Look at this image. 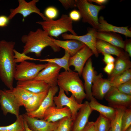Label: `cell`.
<instances>
[{
    "instance_id": "1",
    "label": "cell",
    "mask_w": 131,
    "mask_h": 131,
    "mask_svg": "<svg viewBox=\"0 0 131 131\" xmlns=\"http://www.w3.org/2000/svg\"><path fill=\"white\" fill-rule=\"evenodd\" d=\"M15 42L2 40L0 41V78L9 89L13 88L16 64L13 50Z\"/></svg>"
},
{
    "instance_id": "2",
    "label": "cell",
    "mask_w": 131,
    "mask_h": 131,
    "mask_svg": "<svg viewBox=\"0 0 131 131\" xmlns=\"http://www.w3.org/2000/svg\"><path fill=\"white\" fill-rule=\"evenodd\" d=\"M52 38L44 30L40 28L35 31H31L21 38V41L24 44L22 52L26 54L33 53L36 56L40 57L43 49L48 46L55 52L59 51L60 48L54 44Z\"/></svg>"
},
{
    "instance_id": "3",
    "label": "cell",
    "mask_w": 131,
    "mask_h": 131,
    "mask_svg": "<svg viewBox=\"0 0 131 131\" xmlns=\"http://www.w3.org/2000/svg\"><path fill=\"white\" fill-rule=\"evenodd\" d=\"M57 85L67 94L70 92L76 100L82 103L86 97L84 85L78 73L72 71H65L59 73Z\"/></svg>"
},
{
    "instance_id": "4",
    "label": "cell",
    "mask_w": 131,
    "mask_h": 131,
    "mask_svg": "<svg viewBox=\"0 0 131 131\" xmlns=\"http://www.w3.org/2000/svg\"><path fill=\"white\" fill-rule=\"evenodd\" d=\"M50 37L58 38L60 35L69 32L74 35L77 34L73 28V21L67 15L63 14L57 20H47L36 22Z\"/></svg>"
},
{
    "instance_id": "5",
    "label": "cell",
    "mask_w": 131,
    "mask_h": 131,
    "mask_svg": "<svg viewBox=\"0 0 131 131\" xmlns=\"http://www.w3.org/2000/svg\"><path fill=\"white\" fill-rule=\"evenodd\" d=\"M75 1L76 7L80 13L82 22L89 24L96 29L98 24V13L105 6L93 4L87 0H75Z\"/></svg>"
},
{
    "instance_id": "6",
    "label": "cell",
    "mask_w": 131,
    "mask_h": 131,
    "mask_svg": "<svg viewBox=\"0 0 131 131\" xmlns=\"http://www.w3.org/2000/svg\"><path fill=\"white\" fill-rule=\"evenodd\" d=\"M47 63L37 64L25 61L16 64L14 79L17 81L34 79L46 66Z\"/></svg>"
},
{
    "instance_id": "7",
    "label": "cell",
    "mask_w": 131,
    "mask_h": 131,
    "mask_svg": "<svg viewBox=\"0 0 131 131\" xmlns=\"http://www.w3.org/2000/svg\"><path fill=\"white\" fill-rule=\"evenodd\" d=\"M104 98L110 106L116 109L131 108V95L121 92L116 87H112Z\"/></svg>"
},
{
    "instance_id": "8",
    "label": "cell",
    "mask_w": 131,
    "mask_h": 131,
    "mask_svg": "<svg viewBox=\"0 0 131 131\" xmlns=\"http://www.w3.org/2000/svg\"><path fill=\"white\" fill-rule=\"evenodd\" d=\"M39 0H32L27 2L25 0H18V6L16 8L10 9V13L8 16L10 20L12 19L18 14H21L25 18L32 13H35L39 15L43 21L46 20L48 18L42 13L40 9L36 5Z\"/></svg>"
},
{
    "instance_id": "9",
    "label": "cell",
    "mask_w": 131,
    "mask_h": 131,
    "mask_svg": "<svg viewBox=\"0 0 131 131\" xmlns=\"http://www.w3.org/2000/svg\"><path fill=\"white\" fill-rule=\"evenodd\" d=\"M0 104L3 114L6 115L8 113L17 117L19 115V108L22 105L20 101L12 94L6 89L1 90Z\"/></svg>"
},
{
    "instance_id": "10",
    "label": "cell",
    "mask_w": 131,
    "mask_h": 131,
    "mask_svg": "<svg viewBox=\"0 0 131 131\" xmlns=\"http://www.w3.org/2000/svg\"><path fill=\"white\" fill-rule=\"evenodd\" d=\"M59 89L58 96H55L53 98L54 103L58 108L64 106L68 107L71 112L73 121L79 110L83 105V103H78L72 95L70 97H68L64 91L60 88Z\"/></svg>"
},
{
    "instance_id": "11",
    "label": "cell",
    "mask_w": 131,
    "mask_h": 131,
    "mask_svg": "<svg viewBox=\"0 0 131 131\" xmlns=\"http://www.w3.org/2000/svg\"><path fill=\"white\" fill-rule=\"evenodd\" d=\"M86 34L81 36L75 35L65 33L62 34V38L65 40L74 39L77 40L84 43L92 51L96 57L99 56L96 48V33L95 29L89 28L87 29Z\"/></svg>"
},
{
    "instance_id": "12",
    "label": "cell",
    "mask_w": 131,
    "mask_h": 131,
    "mask_svg": "<svg viewBox=\"0 0 131 131\" xmlns=\"http://www.w3.org/2000/svg\"><path fill=\"white\" fill-rule=\"evenodd\" d=\"M61 68L55 64L48 62L46 66L34 79L43 81L50 87L57 86V79Z\"/></svg>"
},
{
    "instance_id": "13",
    "label": "cell",
    "mask_w": 131,
    "mask_h": 131,
    "mask_svg": "<svg viewBox=\"0 0 131 131\" xmlns=\"http://www.w3.org/2000/svg\"><path fill=\"white\" fill-rule=\"evenodd\" d=\"M93 55L92 50L85 45L75 55L70 57L69 66H74V71H76L79 76H81L85 64Z\"/></svg>"
},
{
    "instance_id": "14",
    "label": "cell",
    "mask_w": 131,
    "mask_h": 131,
    "mask_svg": "<svg viewBox=\"0 0 131 131\" xmlns=\"http://www.w3.org/2000/svg\"><path fill=\"white\" fill-rule=\"evenodd\" d=\"M102 73L97 74L94 78L91 88L93 96L99 100H102L112 87L110 81L103 78Z\"/></svg>"
},
{
    "instance_id": "15",
    "label": "cell",
    "mask_w": 131,
    "mask_h": 131,
    "mask_svg": "<svg viewBox=\"0 0 131 131\" xmlns=\"http://www.w3.org/2000/svg\"><path fill=\"white\" fill-rule=\"evenodd\" d=\"M29 128L33 131H53L57 129L60 120L54 122L32 117L26 114L22 115Z\"/></svg>"
},
{
    "instance_id": "16",
    "label": "cell",
    "mask_w": 131,
    "mask_h": 131,
    "mask_svg": "<svg viewBox=\"0 0 131 131\" xmlns=\"http://www.w3.org/2000/svg\"><path fill=\"white\" fill-rule=\"evenodd\" d=\"M58 88L57 85L50 87L48 93L38 108L35 111L26 114L29 116L40 119H43L46 110L54 105L53 98L57 92Z\"/></svg>"
},
{
    "instance_id": "17",
    "label": "cell",
    "mask_w": 131,
    "mask_h": 131,
    "mask_svg": "<svg viewBox=\"0 0 131 131\" xmlns=\"http://www.w3.org/2000/svg\"><path fill=\"white\" fill-rule=\"evenodd\" d=\"M93 111L89 105V102L85 101L73 121L71 131H82L89 122V118Z\"/></svg>"
},
{
    "instance_id": "18",
    "label": "cell",
    "mask_w": 131,
    "mask_h": 131,
    "mask_svg": "<svg viewBox=\"0 0 131 131\" xmlns=\"http://www.w3.org/2000/svg\"><path fill=\"white\" fill-rule=\"evenodd\" d=\"M92 63V59L90 58L86 63L81 75L84 81V85L86 95V98L89 101L93 97L92 94L91 88L94 78L97 74Z\"/></svg>"
},
{
    "instance_id": "19",
    "label": "cell",
    "mask_w": 131,
    "mask_h": 131,
    "mask_svg": "<svg viewBox=\"0 0 131 131\" xmlns=\"http://www.w3.org/2000/svg\"><path fill=\"white\" fill-rule=\"evenodd\" d=\"M16 86L33 93L48 91L50 87L43 81L34 79L17 81Z\"/></svg>"
},
{
    "instance_id": "20",
    "label": "cell",
    "mask_w": 131,
    "mask_h": 131,
    "mask_svg": "<svg viewBox=\"0 0 131 131\" xmlns=\"http://www.w3.org/2000/svg\"><path fill=\"white\" fill-rule=\"evenodd\" d=\"M66 117L72 118L71 112L68 107L64 106L58 108L53 105L46 111L43 119L49 122H54Z\"/></svg>"
},
{
    "instance_id": "21",
    "label": "cell",
    "mask_w": 131,
    "mask_h": 131,
    "mask_svg": "<svg viewBox=\"0 0 131 131\" xmlns=\"http://www.w3.org/2000/svg\"><path fill=\"white\" fill-rule=\"evenodd\" d=\"M130 56L126 52L115 59L114 63V69L109 75V79L110 81L116 76L122 73L127 70L131 69V62Z\"/></svg>"
},
{
    "instance_id": "22",
    "label": "cell",
    "mask_w": 131,
    "mask_h": 131,
    "mask_svg": "<svg viewBox=\"0 0 131 131\" xmlns=\"http://www.w3.org/2000/svg\"><path fill=\"white\" fill-rule=\"evenodd\" d=\"M52 40L56 45L67 51L70 57L75 55L85 45L82 42L74 39L61 40L52 37Z\"/></svg>"
},
{
    "instance_id": "23",
    "label": "cell",
    "mask_w": 131,
    "mask_h": 131,
    "mask_svg": "<svg viewBox=\"0 0 131 131\" xmlns=\"http://www.w3.org/2000/svg\"><path fill=\"white\" fill-rule=\"evenodd\" d=\"M98 25L96 29L98 32L117 33L127 37H131V31L128 26L118 27L114 26L108 23L102 16H100L98 18Z\"/></svg>"
},
{
    "instance_id": "24",
    "label": "cell",
    "mask_w": 131,
    "mask_h": 131,
    "mask_svg": "<svg viewBox=\"0 0 131 131\" xmlns=\"http://www.w3.org/2000/svg\"><path fill=\"white\" fill-rule=\"evenodd\" d=\"M89 105L93 110L99 112L100 114L108 119L111 121L115 118L116 109L110 106H106L99 103L93 97L89 102Z\"/></svg>"
},
{
    "instance_id": "25",
    "label": "cell",
    "mask_w": 131,
    "mask_h": 131,
    "mask_svg": "<svg viewBox=\"0 0 131 131\" xmlns=\"http://www.w3.org/2000/svg\"><path fill=\"white\" fill-rule=\"evenodd\" d=\"M97 39L101 40L114 46L123 49L124 41L119 34L110 32H99L96 33Z\"/></svg>"
},
{
    "instance_id": "26",
    "label": "cell",
    "mask_w": 131,
    "mask_h": 131,
    "mask_svg": "<svg viewBox=\"0 0 131 131\" xmlns=\"http://www.w3.org/2000/svg\"><path fill=\"white\" fill-rule=\"evenodd\" d=\"M96 48L99 54L101 53L115 55L119 57L124 52L122 49L101 40L97 39Z\"/></svg>"
},
{
    "instance_id": "27",
    "label": "cell",
    "mask_w": 131,
    "mask_h": 131,
    "mask_svg": "<svg viewBox=\"0 0 131 131\" xmlns=\"http://www.w3.org/2000/svg\"><path fill=\"white\" fill-rule=\"evenodd\" d=\"M48 91L35 93L27 101L24 106L26 113L33 112L38 108L47 95Z\"/></svg>"
},
{
    "instance_id": "28",
    "label": "cell",
    "mask_w": 131,
    "mask_h": 131,
    "mask_svg": "<svg viewBox=\"0 0 131 131\" xmlns=\"http://www.w3.org/2000/svg\"><path fill=\"white\" fill-rule=\"evenodd\" d=\"M6 90L13 95L20 101L22 106H23L27 101L35 94L17 86Z\"/></svg>"
},
{
    "instance_id": "29",
    "label": "cell",
    "mask_w": 131,
    "mask_h": 131,
    "mask_svg": "<svg viewBox=\"0 0 131 131\" xmlns=\"http://www.w3.org/2000/svg\"><path fill=\"white\" fill-rule=\"evenodd\" d=\"M70 55L69 53L65 51L64 56L60 58H54L41 59H37V60L41 62H46L52 63L58 65L61 68H63L65 71H72L70 68L69 62Z\"/></svg>"
},
{
    "instance_id": "30",
    "label": "cell",
    "mask_w": 131,
    "mask_h": 131,
    "mask_svg": "<svg viewBox=\"0 0 131 131\" xmlns=\"http://www.w3.org/2000/svg\"><path fill=\"white\" fill-rule=\"evenodd\" d=\"M16 118L13 123L8 125L0 126V131H25L22 115H19Z\"/></svg>"
},
{
    "instance_id": "31",
    "label": "cell",
    "mask_w": 131,
    "mask_h": 131,
    "mask_svg": "<svg viewBox=\"0 0 131 131\" xmlns=\"http://www.w3.org/2000/svg\"><path fill=\"white\" fill-rule=\"evenodd\" d=\"M94 125L96 131H109L111 128V121L100 114L94 122Z\"/></svg>"
},
{
    "instance_id": "32",
    "label": "cell",
    "mask_w": 131,
    "mask_h": 131,
    "mask_svg": "<svg viewBox=\"0 0 131 131\" xmlns=\"http://www.w3.org/2000/svg\"><path fill=\"white\" fill-rule=\"evenodd\" d=\"M131 80V69H129L114 77L111 81L112 87H116Z\"/></svg>"
},
{
    "instance_id": "33",
    "label": "cell",
    "mask_w": 131,
    "mask_h": 131,
    "mask_svg": "<svg viewBox=\"0 0 131 131\" xmlns=\"http://www.w3.org/2000/svg\"><path fill=\"white\" fill-rule=\"evenodd\" d=\"M124 110L120 109H116L115 117L111 121V131H121L122 118Z\"/></svg>"
},
{
    "instance_id": "34",
    "label": "cell",
    "mask_w": 131,
    "mask_h": 131,
    "mask_svg": "<svg viewBox=\"0 0 131 131\" xmlns=\"http://www.w3.org/2000/svg\"><path fill=\"white\" fill-rule=\"evenodd\" d=\"M131 126V108L125 110L122 120L121 131H126Z\"/></svg>"
},
{
    "instance_id": "35",
    "label": "cell",
    "mask_w": 131,
    "mask_h": 131,
    "mask_svg": "<svg viewBox=\"0 0 131 131\" xmlns=\"http://www.w3.org/2000/svg\"><path fill=\"white\" fill-rule=\"evenodd\" d=\"M72 124V118L65 117L60 120L59 125L57 129V131H70Z\"/></svg>"
},
{
    "instance_id": "36",
    "label": "cell",
    "mask_w": 131,
    "mask_h": 131,
    "mask_svg": "<svg viewBox=\"0 0 131 131\" xmlns=\"http://www.w3.org/2000/svg\"><path fill=\"white\" fill-rule=\"evenodd\" d=\"M58 13V11L56 8L53 6H50L45 9L44 15L48 19L54 20L57 17Z\"/></svg>"
},
{
    "instance_id": "37",
    "label": "cell",
    "mask_w": 131,
    "mask_h": 131,
    "mask_svg": "<svg viewBox=\"0 0 131 131\" xmlns=\"http://www.w3.org/2000/svg\"><path fill=\"white\" fill-rule=\"evenodd\" d=\"M13 51L14 53L15 61L16 63H20L28 60H37V59L28 56L26 54L23 52L20 53L14 49Z\"/></svg>"
},
{
    "instance_id": "38",
    "label": "cell",
    "mask_w": 131,
    "mask_h": 131,
    "mask_svg": "<svg viewBox=\"0 0 131 131\" xmlns=\"http://www.w3.org/2000/svg\"><path fill=\"white\" fill-rule=\"evenodd\" d=\"M116 87L121 92L131 95V80Z\"/></svg>"
},
{
    "instance_id": "39",
    "label": "cell",
    "mask_w": 131,
    "mask_h": 131,
    "mask_svg": "<svg viewBox=\"0 0 131 131\" xmlns=\"http://www.w3.org/2000/svg\"><path fill=\"white\" fill-rule=\"evenodd\" d=\"M58 1L66 9L76 7L75 0H59Z\"/></svg>"
},
{
    "instance_id": "40",
    "label": "cell",
    "mask_w": 131,
    "mask_h": 131,
    "mask_svg": "<svg viewBox=\"0 0 131 131\" xmlns=\"http://www.w3.org/2000/svg\"><path fill=\"white\" fill-rule=\"evenodd\" d=\"M69 16L72 21H78L81 18L80 12L78 10H73L71 11L69 13Z\"/></svg>"
},
{
    "instance_id": "41",
    "label": "cell",
    "mask_w": 131,
    "mask_h": 131,
    "mask_svg": "<svg viewBox=\"0 0 131 131\" xmlns=\"http://www.w3.org/2000/svg\"><path fill=\"white\" fill-rule=\"evenodd\" d=\"M103 55H104L103 61L105 64H106L111 63H114L115 59L111 55L106 54Z\"/></svg>"
},
{
    "instance_id": "42",
    "label": "cell",
    "mask_w": 131,
    "mask_h": 131,
    "mask_svg": "<svg viewBox=\"0 0 131 131\" xmlns=\"http://www.w3.org/2000/svg\"><path fill=\"white\" fill-rule=\"evenodd\" d=\"M125 52L131 57V41L130 39H126L124 41V49Z\"/></svg>"
},
{
    "instance_id": "43",
    "label": "cell",
    "mask_w": 131,
    "mask_h": 131,
    "mask_svg": "<svg viewBox=\"0 0 131 131\" xmlns=\"http://www.w3.org/2000/svg\"><path fill=\"white\" fill-rule=\"evenodd\" d=\"M10 20L8 16L2 15L0 16V27L7 26Z\"/></svg>"
},
{
    "instance_id": "44",
    "label": "cell",
    "mask_w": 131,
    "mask_h": 131,
    "mask_svg": "<svg viewBox=\"0 0 131 131\" xmlns=\"http://www.w3.org/2000/svg\"><path fill=\"white\" fill-rule=\"evenodd\" d=\"M114 67V63H108L106 64V65L103 68V70L105 73L109 75L112 72Z\"/></svg>"
},
{
    "instance_id": "45",
    "label": "cell",
    "mask_w": 131,
    "mask_h": 131,
    "mask_svg": "<svg viewBox=\"0 0 131 131\" xmlns=\"http://www.w3.org/2000/svg\"><path fill=\"white\" fill-rule=\"evenodd\" d=\"M82 131H96L94 126V122H88Z\"/></svg>"
},
{
    "instance_id": "46",
    "label": "cell",
    "mask_w": 131,
    "mask_h": 131,
    "mask_svg": "<svg viewBox=\"0 0 131 131\" xmlns=\"http://www.w3.org/2000/svg\"><path fill=\"white\" fill-rule=\"evenodd\" d=\"M89 2H95L100 6L103 5L106 3L108 1L107 0H88Z\"/></svg>"
},
{
    "instance_id": "47",
    "label": "cell",
    "mask_w": 131,
    "mask_h": 131,
    "mask_svg": "<svg viewBox=\"0 0 131 131\" xmlns=\"http://www.w3.org/2000/svg\"><path fill=\"white\" fill-rule=\"evenodd\" d=\"M24 120L25 131H33L29 128L25 120L24 119Z\"/></svg>"
},
{
    "instance_id": "48",
    "label": "cell",
    "mask_w": 131,
    "mask_h": 131,
    "mask_svg": "<svg viewBox=\"0 0 131 131\" xmlns=\"http://www.w3.org/2000/svg\"><path fill=\"white\" fill-rule=\"evenodd\" d=\"M126 131H131V126Z\"/></svg>"
},
{
    "instance_id": "49",
    "label": "cell",
    "mask_w": 131,
    "mask_h": 131,
    "mask_svg": "<svg viewBox=\"0 0 131 131\" xmlns=\"http://www.w3.org/2000/svg\"><path fill=\"white\" fill-rule=\"evenodd\" d=\"M1 90L0 89V94H1Z\"/></svg>"
},
{
    "instance_id": "50",
    "label": "cell",
    "mask_w": 131,
    "mask_h": 131,
    "mask_svg": "<svg viewBox=\"0 0 131 131\" xmlns=\"http://www.w3.org/2000/svg\"><path fill=\"white\" fill-rule=\"evenodd\" d=\"M53 131H57V129H56L55 130H54Z\"/></svg>"
},
{
    "instance_id": "51",
    "label": "cell",
    "mask_w": 131,
    "mask_h": 131,
    "mask_svg": "<svg viewBox=\"0 0 131 131\" xmlns=\"http://www.w3.org/2000/svg\"><path fill=\"white\" fill-rule=\"evenodd\" d=\"M109 131H111V129H110V130H109Z\"/></svg>"
}]
</instances>
